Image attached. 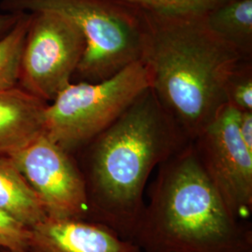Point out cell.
Returning <instances> with one entry per match:
<instances>
[{"mask_svg": "<svg viewBox=\"0 0 252 252\" xmlns=\"http://www.w3.org/2000/svg\"><path fill=\"white\" fill-rule=\"evenodd\" d=\"M47 103L21 87L0 93V156H9L44 133Z\"/></svg>", "mask_w": 252, "mask_h": 252, "instance_id": "cell-10", "label": "cell"}, {"mask_svg": "<svg viewBox=\"0 0 252 252\" xmlns=\"http://www.w3.org/2000/svg\"><path fill=\"white\" fill-rule=\"evenodd\" d=\"M227 101L239 111H252V61L242 63L231 78Z\"/></svg>", "mask_w": 252, "mask_h": 252, "instance_id": "cell-15", "label": "cell"}, {"mask_svg": "<svg viewBox=\"0 0 252 252\" xmlns=\"http://www.w3.org/2000/svg\"><path fill=\"white\" fill-rule=\"evenodd\" d=\"M0 209L29 229L47 218L39 199L9 156H0Z\"/></svg>", "mask_w": 252, "mask_h": 252, "instance_id": "cell-11", "label": "cell"}, {"mask_svg": "<svg viewBox=\"0 0 252 252\" xmlns=\"http://www.w3.org/2000/svg\"><path fill=\"white\" fill-rule=\"evenodd\" d=\"M20 12L54 11L80 29L85 49L75 75L80 81L97 82L141 59V9L112 0H10Z\"/></svg>", "mask_w": 252, "mask_h": 252, "instance_id": "cell-4", "label": "cell"}, {"mask_svg": "<svg viewBox=\"0 0 252 252\" xmlns=\"http://www.w3.org/2000/svg\"><path fill=\"white\" fill-rule=\"evenodd\" d=\"M9 157L39 199L47 217L89 220L86 183L70 153L43 133Z\"/></svg>", "mask_w": 252, "mask_h": 252, "instance_id": "cell-8", "label": "cell"}, {"mask_svg": "<svg viewBox=\"0 0 252 252\" xmlns=\"http://www.w3.org/2000/svg\"><path fill=\"white\" fill-rule=\"evenodd\" d=\"M0 252H35L32 250H28L26 252H13V251H9V250H6V249H0Z\"/></svg>", "mask_w": 252, "mask_h": 252, "instance_id": "cell-19", "label": "cell"}, {"mask_svg": "<svg viewBox=\"0 0 252 252\" xmlns=\"http://www.w3.org/2000/svg\"><path fill=\"white\" fill-rule=\"evenodd\" d=\"M160 14H193L207 13L227 0H112Z\"/></svg>", "mask_w": 252, "mask_h": 252, "instance_id": "cell-14", "label": "cell"}, {"mask_svg": "<svg viewBox=\"0 0 252 252\" xmlns=\"http://www.w3.org/2000/svg\"><path fill=\"white\" fill-rule=\"evenodd\" d=\"M151 87L141 60L104 81L71 82L47 105L44 134L68 153L84 147Z\"/></svg>", "mask_w": 252, "mask_h": 252, "instance_id": "cell-5", "label": "cell"}, {"mask_svg": "<svg viewBox=\"0 0 252 252\" xmlns=\"http://www.w3.org/2000/svg\"><path fill=\"white\" fill-rule=\"evenodd\" d=\"M217 35L252 59V0H227L206 13Z\"/></svg>", "mask_w": 252, "mask_h": 252, "instance_id": "cell-12", "label": "cell"}, {"mask_svg": "<svg viewBox=\"0 0 252 252\" xmlns=\"http://www.w3.org/2000/svg\"><path fill=\"white\" fill-rule=\"evenodd\" d=\"M30 229L0 209V249L13 252L30 250Z\"/></svg>", "mask_w": 252, "mask_h": 252, "instance_id": "cell-16", "label": "cell"}, {"mask_svg": "<svg viewBox=\"0 0 252 252\" xmlns=\"http://www.w3.org/2000/svg\"><path fill=\"white\" fill-rule=\"evenodd\" d=\"M35 252H143L112 229L82 219L47 217L30 229Z\"/></svg>", "mask_w": 252, "mask_h": 252, "instance_id": "cell-9", "label": "cell"}, {"mask_svg": "<svg viewBox=\"0 0 252 252\" xmlns=\"http://www.w3.org/2000/svg\"><path fill=\"white\" fill-rule=\"evenodd\" d=\"M20 63L22 89L51 103L72 81L85 49L80 29L54 11L31 12Z\"/></svg>", "mask_w": 252, "mask_h": 252, "instance_id": "cell-6", "label": "cell"}, {"mask_svg": "<svg viewBox=\"0 0 252 252\" xmlns=\"http://www.w3.org/2000/svg\"><path fill=\"white\" fill-rule=\"evenodd\" d=\"M23 12L15 11L13 13L0 14V38L8 34L22 17Z\"/></svg>", "mask_w": 252, "mask_h": 252, "instance_id": "cell-18", "label": "cell"}, {"mask_svg": "<svg viewBox=\"0 0 252 252\" xmlns=\"http://www.w3.org/2000/svg\"><path fill=\"white\" fill-rule=\"evenodd\" d=\"M141 61L155 97L189 141L228 103L229 81L252 61L208 27L206 13L160 14L141 10Z\"/></svg>", "mask_w": 252, "mask_h": 252, "instance_id": "cell-1", "label": "cell"}, {"mask_svg": "<svg viewBox=\"0 0 252 252\" xmlns=\"http://www.w3.org/2000/svg\"><path fill=\"white\" fill-rule=\"evenodd\" d=\"M239 112L227 103L191 142L227 207L237 219L248 221L252 213V153L238 132Z\"/></svg>", "mask_w": 252, "mask_h": 252, "instance_id": "cell-7", "label": "cell"}, {"mask_svg": "<svg viewBox=\"0 0 252 252\" xmlns=\"http://www.w3.org/2000/svg\"><path fill=\"white\" fill-rule=\"evenodd\" d=\"M31 14L22 17L8 34L0 38V93L18 86L20 63Z\"/></svg>", "mask_w": 252, "mask_h": 252, "instance_id": "cell-13", "label": "cell"}, {"mask_svg": "<svg viewBox=\"0 0 252 252\" xmlns=\"http://www.w3.org/2000/svg\"><path fill=\"white\" fill-rule=\"evenodd\" d=\"M145 252H252V230L227 207L191 141L162 162L132 235Z\"/></svg>", "mask_w": 252, "mask_h": 252, "instance_id": "cell-3", "label": "cell"}, {"mask_svg": "<svg viewBox=\"0 0 252 252\" xmlns=\"http://www.w3.org/2000/svg\"><path fill=\"white\" fill-rule=\"evenodd\" d=\"M189 142L153 91L143 93L85 145L89 220L131 240L144 208V191L156 167ZM132 241V240H131Z\"/></svg>", "mask_w": 252, "mask_h": 252, "instance_id": "cell-2", "label": "cell"}, {"mask_svg": "<svg viewBox=\"0 0 252 252\" xmlns=\"http://www.w3.org/2000/svg\"><path fill=\"white\" fill-rule=\"evenodd\" d=\"M237 127L244 144L252 153V111L239 112Z\"/></svg>", "mask_w": 252, "mask_h": 252, "instance_id": "cell-17", "label": "cell"}]
</instances>
